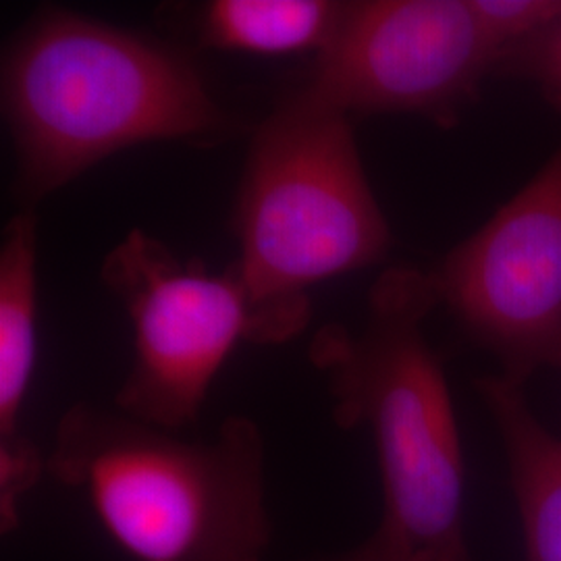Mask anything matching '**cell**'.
I'll return each instance as SVG.
<instances>
[{"instance_id":"obj_1","label":"cell","mask_w":561,"mask_h":561,"mask_svg":"<svg viewBox=\"0 0 561 561\" xmlns=\"http://www.w3.org/2000/svg\"><path fill=\"white\" fill-rule=\"evenodd\" d=\"M2 113L25 208L134 146H210L236 129L178 48L65 9L36 13L9 44Z\"/></svg>"},{"instance_id":"obj_2","label":"cell","mask_w":561,"mask_h":561,"mask_svg":"<svg viewBox=\"0 0 561 561\" xmlns=\"http://www.w3.org/2000/svg\"><path fill=\"white\" fill-rule=\"evenodd\" d=\"M439 306L431 273L396 266L375 280L360 333L331 322L308 347L341 428H366L381 470V524L405 561H472L463 454L442 360L424 335Z\"/></svg>"},{"instance_id":"obj_3","label":"cell","mask_w":561,"mask_h":561,"mask_svg":"<svg viewBox=\"0 0 561 561\" xmlns=\"http://www.w3.org/2000/svg\"><path fill=\"white\" fill-rule=\"evenodd\" d=\"M48 474L88 500L131 560L264 561L271 545L264 437L245 416L213 439H181L119 408L76 403Z\"/></svg>"},{"instance_id":"obj_4","label":"cell","mask_w":561,"mask_h":561,"mask_svg":"<svg viewBox=\"0 0 561 561\" xmlns=\"http://www.w3.org/2000/svg\"><path fill=\"white\" fill-rule=\"evenodd\" d=\"M233 264L273 345L310 322L308 289L381 262L391 229L362 162L354 119L304 94L262 121L233 206Z\"/></svg>"},{"instance_id":"obj_5","label":"cell","mask_w":561,"mask_h":561,"mask_svg":"<svg viewBox=\"0 0 561 561\" xmlns=\"http://www.w3.org/2000/svg\"><path fill=\"white\" fill-rule=\"evenodd\" d=\"M102 280L134 327V362L115 408L180 433L201 416L222 364L241 341L273 345L236 266L213 273L131 229L106 254Z\"/></svg>"},{"instance_id":"obj_6","label":"cell","mask_w":561,"mask_h":561,"mask_svg":"<svg viewBox=\"0 0 561 561\" xmlns=\"http://www.w3.org/2000/svg\"><path fill=\"white\" fill-rule=\"evenodd\" d=\"M495 65L470 0H360L300 90L350 119L414 115L451 129Z\"/></svg>"},{"instance_id":"obj_7","label":"cell","mask_w":561,"mask_h":561,"mask_svg":"<svg viewBox=\"0 0 561 561\" xmlns=\"http://www.w3.org/2000/svg\"><path fill=\"white\" fill-rule=\"evenodd\" d=\"M439 304L524 385L561 356V146L431 273Z\"/></svg>"},{"instance_id":"obj_8","label":"cell","mask_w":561,"mask_h":561,"mask_svg":"<svg viewBox=\"0 0 561 561\" xmlns=\"http://www.w3.org/2000/svg\"><path fill=\"white\" fill-rule=\"evenodd\" d=\"M477 389L505 447L526 561H561V439L535 416L524 385L491 375Z\"/></svg>"},{"instance_id":"obj_9","label":"cell","mask_w":561,"mask_h":561,"mask_svg":"<svg viewBox=\"0 0 561 561\" xmlns=\"http://www.w3.org/2000/svg\"><path fill=\"white\" fill-rule=\"evenodd\" d=\"M38 356V219L23 208L0 243V442L18 439Z\"/></svg>"},{"instance_id":"obj_10","label":"cell","mask_w":561,"mask_h":561,"mask_svg":"<svg viewBox=\"0 0 561 561\" xmlns=\"http://www.w3.org/2000/svg\"><path fill=\"white\" fill-rule=\"evenodd\" d=\"M347 7L337 0H213L198 18L201 46L262 57H319L337 36Z\"/></svg>"},{"instance_id":"obj_11","label":"cell","mask_w":561,"mask_h":561,"mask_svg":"<svg viewBox=\"0 0 561 561\" xmlns=\"http://www.w3.org/2000/svg\"><path fill=\"white\" fill-rule=\"evenodd\" d=\"M493 76L530 83L561 113V15L530 41L503 53Z\"/></svg>"},{"instance_id":"obj_12","label":"cell","mask_w":561,"mask_h":561,"mask_svg":"<svg viewBox=\"0 0 561 561\" xmlns=\"http://www.w3.org/2000/svg\"><path fill=\"white\" fill-rule=\"evenodd\" d=\"M470 4L497 50V60L561 15V0H470Z\"/></svg>"},{"instance_id":"obj_13","label":"cell","mask_w":561,"mask_h":561,"mask_svg":"<svg viewBox=\"0 0 561 561\" xmlns=\"http://www.w3.org/2000/svg\"><path fill=\"white\" fill-rule=\"evenodd\" d=\"M44 470H48V460L30 439L0 442V516L4 533L18 526L21 497L36 486Z\"/></svg>"},{"instance_id":"obj_14","label":"cell","mask_w":561,"mask_h":561,"mask_svg":"<svg viewBox=\"0 0 561 561\" xmlns=\"http://www.w3.org/2000/svg\"><path fill=\"white\" fill-rule=\"evenodd\" d=\"M335 561H405L401 547L396 537L379 524L377 530L370 535V539L362 542L360 547L352 549L343 558Z\"/></svg>"},{"instance_id":"obj_15","label":"cell","mask_w":561,"mask_h":561,"mask_svg":"<svg viewBox=\"0 0 561 561\" xmlns=\"http://www.w3.org/2000/svg\"><path fill=\"white\" fill-rule=\"evenodd\" d=\"M553 368H558V370H561V356L558 358V362H556V366Z\"/></svg>"}]
</instances>
